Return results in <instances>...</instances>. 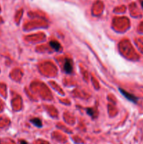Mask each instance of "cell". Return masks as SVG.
Segmentation results:
<instances>
[{"instance_id":"1","label":"cell","mask_w":143,"mask_h":144,"mask_svg":"<svg viewBox=\"0 0 143 144\" xmlns=\"http://www.w3.org/2000/svg\"><path fill=\"white\" fill-rule=\"evenodd\" d=\"M119 91H120L121 93V94H122L126 99H128V101L134 103H136L137 101H138V98L136 97V96H135L134 95L131 94V93L127 92L126 91H125V90L122 89H119Z\"/></svg>"},{"instance_id":"2","label":"cell","mask_w":143,"mask_h":144,"mask_svg":"<svg viewBox=\"0 0 143 144\" xmlns=\"http://www.w3.org/2000/svg\"><path fill=\"white\" fill-rule=\"evenodd\" d=\"M64 70L65 72L67 74H70L72 72V62L69 59H66L65 60V63H64Z\"/></svg>"},{"instance_id":"3","label":"cell","mask_w":143,"mask_h":144,"mask_svg":"<svg viewBox=\"0 0 143 144\" xmlns=\"http://www.w3.org/2000/svg\"><path fill=\"white\" fill-rule=\"evenodd\" d=\"M30 122H31V123H32L34 125L36 126L37 127H42V121L39 118H33L32 120H30Z\"/></svg>"},{"instance_id":"4","label":"cell","mask_w":143,"mask_h":144,"mask_svg":"<svg viewBox=\"0 0 143 144\" xmlns=\"http://www.w3.org/2000/svg\"><path fill=\"white\" fill-rule=\"evenodd\" d=\"M50 46H51L54 50L55 51H59V49H60V44L58 43V42H56V41H51L50 42Z\"/></svg>"},{"instance_id":"5","label":"cell","mask_w":143,"mask_h":144,"mask_svg":"<svg viewBox=\"0 0 143 144\" xmlns=\"http://www.w3.org/2000/svg\"><path fill=\"white\" fill-rule=\"evenodd\" d=\"M87 113L90 116H93V113H94V111L91 108H87Z\"/></svg>"},{"instance_id":"6","label":"cell","mask_w":143,"mask_h":144,"mask_svg":"<svg viewBox=\"0 0 143 144\" xmlns=\"http://www.w3.org/2000/svg\"><path fill=\"white\" fill-rule=\"evenodd\" d=\"M20 144H28V143H27L26 141H21Z\"/></svg>"},{"instance_id":"7","label":"cell","mask_w":143,"mask_h":144,"mask_svg":"<svg viewBox=\"0 0 143 144\" xmlns=\"http://www.w3.org/2000/svg\"><path fill=\"white\" fill-rule=\"evenodd\" d=\"M142 6H143V1H142Z\"/></svg>"}]
</instances>
